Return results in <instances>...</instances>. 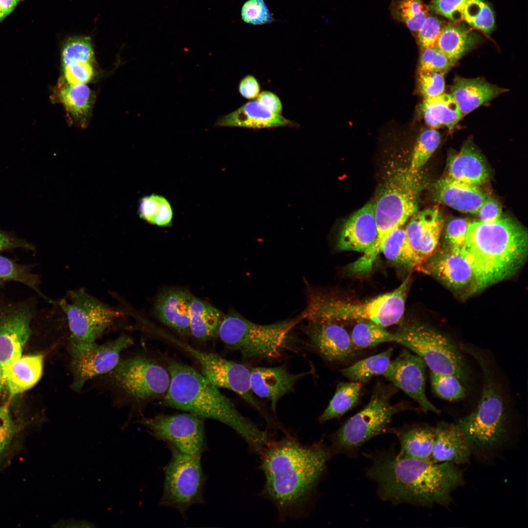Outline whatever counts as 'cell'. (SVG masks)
Returning a JSON list of instances; mask_svg holds the SVG:
<instances>
[{"mask_svg": "<svg viewBox=\"0 0 528 528\" xmlns=\"http://www.w3.org/2000/svg\"><path fill=\"white\" fill-rule=\"evenodd\" d=\"M259 455L265 478L262 497L274 504L281 519L301 516L313 500L330 448L321 442L303 444L287 433Z\"/></svg>", "mask_w": 528, "mask_h": 528, "instance_id": "6da1fadb", "label": "cell"}, {"mask_svg": "<svg viewBox=\"0 0 528 528\" xmlns=\"http://www.w3.org/2000/svg\"><path fill=\"white\" fill-rule=\"evenodd\" d=\"M368 474L377 482L383 499L422 506L449 505L452 492L463 482L452 463L397 455L376 460Z\"/></svg>", "mask_w": 528, "mask_h": 528, "instance_id": "7a4b0ae2", "label": "cell"}, {"mask_svg": "<svg viewBox=\"0 0 528 528\" xmlns=\"http://www.w3.org/2000/svg\"><path fill=\"white\" fill-rule=\"evenodd\" d=\"M171 375L169 388L160 404L209 418L231 427L260 454L272 440L271 435L242 415L233 403L201 373L177 360L168 364Z\"/></svg>", "mask_w": 528, "mask_h": 528, "instance_id": "3957f363", "label": "cell"}, {"mask_svg": "<svg viewBox=\"0 0 528 528\" xmlns=\"http://www.w3.org/2000/svg\"><path fill=\"white\" fill-rule=\"evenodd\" d=\"M527 252V232L512 220L501 218L493 222H468L461 254L472 268L477 290L512 275Z\"/></svg>", "mask_w": 528, "mask_h": 528, "instance_id": "277c9868", "label": "cell"}, {"mask_svg": "<svg viewBox=\"0 0 528 528\" xmlns=\"http://www.w3.org/2000/svg\"><path fill=\"white\" fill-rule=\"evenodd\" d=\"M410 278L393 291L365 302L346 301L312 288L307 292V306L300 318L316 323L367 321L382 327L398 323L404 311Z\"/></svg>", "mask_w": 528, "mask_h": 528, "instance_id": "5b68a950", "label": "cell"}, {"mask_svg": "<svg viewBox=\"0 0 528 528\" xmlns=\"http://www.w3.org/2000/svg\"><path fill=\"white\" fill-rule=\"evenodd\" d=\"M301 320L299 317L262 325L230 311L224 314L218 337L227 348L240 352L244 359H277L289 348L291 331Z\"/></svg>", "mask_w": 528, "mask_h": 528, "instance_id": "8992f818", "label": "cell"}, {"mask_svg": "<svg viewBox=\"0 0 528 528\" xmlns=\"http://www.w3.org/2000/svg\"><path fill=\"white\" fill-rule=\"evenodd\" d=\"M417 173L397 174L386 184L374 205L377 237L374 246L353 263L360 273L370 271L383 245L395 229L402 226L417 210L420 184Z\"/></svg>", "mask_w": 528, "mask_h": 528, "instance_id": "52a82bcc", "label": "cell"}, {"mask_svg": "<svg viewBox=\"0 0 528 528\" xmlns=\"http://www.w3.org/2000/svg\"><path fill=\"white\" fill-rule=\"evenodd\" d=\"M476 356L483 373L481 396L475 410L457 423L472 450H491L503 441L507 432V415L498 384L484 360Z\"/></svg>", "mask_w": 528, "mask_h": 528, "instance_id": "ba28073f", "label": "cell"}, {"mask_svg": "<svg viewBox=\"0 0 528 528\" xmlns=\"http://www.w3.org/2000/svg\"><path fill=\"white\" fill-rule=\"evenodd\" d=\"M395 389L381 384L375 388L368 403L350 418L330 438L331 455L355 450L373 437L384 433L394 416L403 409L392 404Z\"/></svg>", "mask_w": 528, "mask_h": 528, "instance_id": "9c48e42d", "label": "cell"}, {"mask_svg": "<svg viewBox=\"0 0 528 528\" xmlns=\"http://www.w3.org/2000/svg\"><path fill=\"white\" fill-rule=\"evenodd\" d=\"M398 344L422 358L431 372L451 374L464 384L469 379L468 369L457 346L436 330L419 323H410L395 333Z\"/></svg>", "mask_w": 528, "mask_h": 528, "instance_id": "30bf717a", "label": "cell"}, {"mask_svg": "<svg viewBox=\"0 0 528 528\" xmlns=\"http://www.w3.org/2000/svg\"><path fill=\"white\" fill-rule=\"evenodd\" d=\"M171 458L164 468L160 505L177 510L183 516L192 506L204 502L206 477L200 458L183 453L169 446Z\"/></svg>", "mask_w": 528, "mask_h": 528, "instance_id": "8fae6325", "label": "cell"}, {"mask_svg": "<svg viewBox=\"0 0 528 528\" xmlns=\"http://www.w3.org/2000/svg\"><path fill=\"white\" fill-rule=\"evenodd\" d=\"M114 382L139 402L161 399L170 384L167 366L154 358L137 355L119 361L110 372Z\"/></svg>", "mask_w": 528, "mask_h": 528, "instance_id": "7c38bea8", "label": "cell"}, {"mask_svg": "<svg viewBox=\"0 0 528 528\" xmlns=\"http://www.w3.org/2000/svg\"><path fill=\"white\" fill-rule=\"evenodd\" d=\"M55 304L66 314L70 337L89 342H95L120 314L83 288L69 291Z\"/></svg>", "mask_w": 528, "mask_h": 528, "instance_id": "4fadbf2b", "label": "cell"}, {"mask_svg": "<svg viewBox=\"0 0 528 528\" xmlns=\"http://www.w3.org/2000/svg\"><path fill=\"white\" fill-rule=\"evenodd\" d=\"M166 339L192 357L200 365L201 374L218 388L230 390L241 397L264 418L261 404L253 396L250 386V369L213 352L201 351L173 337Z\"/></svg>", "mask_w": 528, "mask_h": 528, "instance_id": "5bb4252c", "label": "cell"}, {"mask_svg": "<svg viewBox=\"0 0 528 528\" xmlns=\"http://www.w3.org/2000/svg\"><path fill=\"white\" fill-rule=\"evenodd\" d=\"M132 344V339L126 334L101 345L70 337L73 390L79 392L89 379L111 372L120 361L121 352Z\"/></svg>", "mask_w": 528, "mask_h": 528, "instance_id": "9a60e30c", "label": "cell"}, {"mask_svg": "<svg viewBox=\"0 0 528 528\" xmlns=\"http://www.w3.org/2000/svg\"><path fill=\"white\" fill-rule=\"evenodd\" d=\"M140 422L157 440L179 451L201 457L206 449L204 419L185 412L143 418Z\"/></svg>", "mask_w": 528, "mask_h": 528, "instance_id": "2e32d148", "label": "cell"}, {"mask_svg": "<svg viewBox=\"0 0 528 528\" xmlns=\"http://www.w3.org/2000/svg\"><path fill=\"white\" fill-rule=\"evenodd\" d=\"M36 307L35 298L18 302L0 300V363L5 380L10 366L22 356L31 334Z\"/></svg>", "mask_w": 528, "mask_h": 528, "instance_id": "e0dca14e", "label": "cell"}, {"mask_svg": "<svg viewBox=\"0 0 528 528\" xmlns=\"http://www.w3.org/2000/svg\"><path fill=\"white\" fill-rule=\"evenodd\" d=\"M426 367L421 357L404 350L391 360L382 375L415 400L424 413L432 412L439 414L440 410L429 400L426 395Z\"/></svg>", "mask_w": 528, "mask_h": 528, "instance_id": "ac0fdd59", "label": "cell"}, {"mask_svg": "<svg viewBox=\"0 0 528 528\" xmlns=\"http://www.w3.org/2000/svg\"><path fill=\"white\" fill-rule=\"evenodd\" d=\"M442 219L437 208L416 213L405 229L415 269L422 270L438 247Z\"/></svg>", "mask_w": 528, "mask_h": 528, "instance_id": "d6986e66", "label": "cell"}, {"mask_svg": "<svg viewBox=\"0 0 528 528\" xmlns=\"http://www.w3.org/2000/svg\"><path fill=\"white\" fill-rule=\"evenodd\" d=\"M308 322L303 331L312 347L325 359L341 362L353 355L356 350L350 335L343 327L335 322Z\"/></svg>", "mask_w": 528, "mask_h": 528, "instance_id": "ffe728a7", "label": "cell"}, {"mask_svg": "<svg viewBox=\"0 0 528 528\" xmlns=\"http://www.w3.org/2000/svg\"><path fill=\"white\" fill-rule=\"evenodd\" d=\"M309 374H292L283 366L253 367L250 369V386L252 393L270 401L271 408L276 412L278 401L293 390L297 382Z\"/></svg>", "mask_w": 528, "mask_h": 528, "instance_id": "44dd1931", "label": "cell"}, {"mask_svg": "<svg viewBox=\"0 0 528 528\" xmlns=\"http://www.w3.org/2000/svg\"><path fill=\"white\" fill-rule=\"evenodd\" d=\"M193 295L189 290L174 287L157 296L154 313L165 326L182 336H190V308Z\"/></svg>", "mask_w": 528, "mask_h": 528, "instance_id": "7402d4cb", "label": "cell"}, {"mask_svg": "<svg viewBox=\"0 0 528 528\" xmlns=\"http://www.w3.org/2000/svg\"><path fill=\"white\" fill-rule=\"evenodd\" d=\"M377 237L374 205L369 203L354 213L340 231L338 247L364 253L374 244Z\"/></svg>", "mask_w": 528, "mask_h": 528, "instance_id": "603a6c76", "label": "cell"}, {"mask_svg": "<svg viewBox=\"0 0 528 528\" xmlns=\"http://www.w3.org/2000/svg\"><path fill=\"white\" fill-rule=\"evenodd\" d=\"M435 429V439L431 457L435 462H448L454 464L468 462L471 447L457 423L440 422Z\"/></svg>", "mask_w": 528, "mask_h": 528, "instance_id": "cb8c5ba5", "label": "cell"}, {"mask_svg": "<svg viewBox=\"0 0 528 528\" xmlns=\"http://www.w3.org/2000/svg\"><path fill=\"white\" fill-rule=\"evenodd\" d=\"M215 126L263 129L294 127L297 126V124L287 119L281 114L273 113L256 100L246 103L234 111L220 117Z\"/></svg>", "mask_w": 528, "mask_h": 528, "instance_id": "d4e9b609", "label": "cell"}, {"mask_svg": "<svg viewBox=\"0 0 528 528\" xmlns=\"http://www.w3.org/2000/svg\"><path fill=\"white\" fill-rule=\"evenodd\" d=\"M507 90L482 78L459 76L454 78L450 87L451 94L463 116Z\"/></svg>", "mask_w": 528, "mask_h": 528, "instance_id": "484cf974", "label": "cell"}, {"mask_svg": "<svg viewBox=\"0 0 528 528\" xmlns=\"http://www.w3.org/2000/svg\"><path fill=\"white\" fill-rule=\"evenodd\" d=\"M438 200L456 210L477 214L487 198L477 186L466 184L448 176L439 180L435 186Z\"/></svg>", "mask_w": 528, "mask_h": 528, "instance_id": "4316f807", "label": "cell"}, {"mask_svg": "<svg viewBox=\"0 0 528 528\" xmlns=\"http://www.w3.org/2000/svg\"><path fill=\"white\" fill-rule=\"evenodd\" d=\"M447 176L478 186L487 179L488 171L480 154L468 144L450 157Z\"/></svg>", "mask_w": 528, "mask_h": 528, "instance_id": "83f0119b", "label": "cell"}, {"mask_svg": "<svg viewBox=\"0 0 528 528\" xmlns=\"http://www.w3.org/2000/svg\"><path fill=\"white\" fill-rule=\"evenodd\" d=\"M44 366L42 354L21 356L10 366L6 374V387L11 396L25 392L41 379Z\"/></svg>", "mask_w": 528, "mask_h": 528, "instance_id": "f1b7e54d", "label": "cell"}, {"mask_svg": "<svg viewBox=\"0 0 528 528\" xmlns=\"http://www.w3.org/2000/svg\"><path fill=\"white\" fill-rule=\"evenodd\" d=\"M224 314L209 303L193 295L190 308V336L199 342L218 337Z\"/></svg>", "mask_w": 528, "mask_h": 528, "instance_id": "f546056e", "label": "cell"}, {"mask_svg": "<svg viewBox=\"0 0 528 528\" xmlns=\"http://www.w3.org/2000/svg\"><path fill=\"white\" fill-rule=\"evenodd\" d=\"M432 267L438 278L449 286L461 289L472 285L474 289L473 271L461 253L450 250L438 259Z\"/></svg>", "mask_w": 528, "mask_h": 528, "instance_id": "4dcf8cb0", "label": "cell"}, {"mask_svg": "<svg viewBox=\"0 0 528 528\" xmlns=\"http://www.w3.org/2000/svg\"><path fill=\"white\" fill-rule=\"evenodd\" d=\"M420 110L425 122L433 129L445 126L452 130L463 117L451 94L425 98Z\"/></svg>", "mask_w": 528, "mask_h": 528, "instance_id": "1f68e13d", "label": "cell"}, {"mask_svg": "<svg viewBox=\"0 0 528 528\" xmlns=\"http://www.w3.org/2000/svg\"><path fill=\"white\" fill-rule=\"evenodd\" d=\"M22 427L15 422L7 404L0 406V471L7 467L22 449Z\"/></svg>", "mask_w": 528, "mask_h": 528, "instance_id": "d6a6232c", "label": "cell"}, {"mask_svg": "<svg viewBox=\"0 0 528 528\" xmlns=\"http://www.w3.org/2000/svg\"><path fill=\"white\" fill-rule=\"evenodd\" d=\"M398 438L400 451L398 456L431 460L435 439V428L422 426L412 427L400 433Z\"/></svg>", "mask_w": 528, "mask_h": 528, "instance_id": "836d02e7", "label": "cell"}, {"mask_svg": "<svg viewBox=\"0 0 528 528\" xmlns=\"http://www.w3.org/2000/svg\"><path fill=\"white\" fill-rule=\"evenodd\" d=\"M477 36L463 26L449 24L441 31L436 46L457 61L477 43Z\"/></svg>", "mask_w": 528, "mask_h": 528, "instance_id": "e575fe53", "label": "cell"}, {"mask_svg": "<svg viewBox=\"0 0 528 528\" xmlns=\"http://www.w3.org/2000/svg\"><path fill=\"white\" fill-rule=\"evenodd\" d=\"M362 383L357 381L339 383L328 406L318 418L320 423L341 417L357 402Z\"/></svg>", "mask_w": 528, "mask_h": 528, "instance_id": "d590c367", "label": "cell"}, {"mask_svg": "<svg viewBox=\"0 0 528 528\" xmlns=\"http://www.w3.org/2000/svg\"><path fill=\"white\" fill-rule=\"evenodd\" d=\"M393 351V348H389L342 369L341 373L352 381L366 383L373 377L384 374L391 363Z\"/></svg>", "mask_w": 528, "mask_h": 528, "instance_id": "8d00e7d4", "label": "cell"}, {"mask_svg": "<svg viewBox=\"0 0 528 528\" xmlns=\"http://www.w3.org/2000/svg\"><path fill=\"white\" fill-rule=\"evenodd\" d=\"M355 350L376 346L386 342L398 343L399 337L379 325L370 321H362L353 327L350 335Z\"/></svg>", "mask_w": 528, "mask_h": 528, "instance_id": "74e56055", "label": "cell"}, {"mask_svg": "<svg viewBox=\"0 0 528 528\" xmlns=\"http://www.w3.org/2000/svg\"><path fill=\"white\" fill-rule=\"evenodd\" d=\"M11 281L28 286L48 302L53 303L54 301L45 296L41 291L39 276L32 272L31 265L20 264L0 255V284Z\"/></svg>", "mask_w": 528, "mask_h": 528, "instance_id": "f35d334b", "label": "cell"}, {"mask_svg": "<svg viewBox=\"0 0 528 528\" xmlns=\"http://www.w3.org/2000/svg\"><path fill=\"white\" fill-rule=\"evenodd\" d=\"M138 213L141 219L150 224L160 227L172 225L173 209L162 196L153 194L142 198L139 203Z\"/></svg>", "mask_w": 528, "mask_h": 528, "instance_id": "ab89813d", "label": "cell"}, {"mask_svg": "<svg viewBox=\"0 0 528 528\" xmlns=\"http://www.w3.org/2000/svg\"><path fill=\"white\" fill-rule=\"evenodd\" d=\"M390 12L395 20L417 33L428 16V8L422 0H392Z\"/></svg>", "mask_w": 528, "mask_h": 528, "instance_id": "60d3db41", "label": "cell"}, {"mask_svg": "<svg viewBox=\"0 0 528 528\" xmlns=\"http://www.w3.org/2000/svg\"><path fill=\"white\" fill-rule=\"evenodd\" d=\"M59 97L74 118L82 120L89 113L92 103V95L90 89L86 84H67L60 89Z\"/></svg>", "mask_w": 528, "mask_h": 528, "instance_id": "b9f144b4", "label": "cell"}, {"mask_svg": "<svg viewBox=\"0 0 528 528\" xmlns=\"http://www.w3.org/2000/svg\"><path fill=\"white\" fill-rule=\"evenodd\" d=\"M388 260L408 268H415L413 255L405 230L402 226L393 230L385 241L381 250Z\"/></svg>", "mask_w": 528, "mask_h": 528, "instance_id": "7bdbcfd3", "label": "cell"}, {"mask_svg": "<svg viewBox=\"0 0 528 528\" xmlns=\"http://www.w3.org/2000/svg\"><path fill=\"white\" fill-rule=\"evenodd\" d=\"M61 56L63 66L77 62H92L94 50L90 39L87 36L68 38L63 45Z\"/></svg>", "mask_w": 528, "mask_h": 528, "instance_id": "ee69618b", "label": "cell"}, {"mask_svg": "<svg viewBox=\"0 0 528 528\" xmlns=\"http://www.w3.org/2000/svg\"><path fill=\"white\" fill-rule=\"evenodd\" d=\"M462 17L470 25L489 33L494 27V17L490 7L482 0H466Z\"/></svg>", "mask_w": 528, "mask_h": 528, "instance_id": "f6af8a7d", "label": "cell"}, {"mask_svg": "<svg viewBox=\"0 0 528 528\" xmlns=\"http://www.w3.org/2000/svg\"><path fill=\"white\" fill-rule=\"evenodd\" d=\"M440 140V133L435 129L430 128L422 132L415 145L409 170L418 172L436 150Z\"/></svg>", "mask_w": 528, "mask_h": 528, "instance_id": "bcb514c9", "label": "cell"}, {"mask_svg": "<svg viewBox=\"0 0 528 528\" xmlns=\"http://www.w3.org/2000/svg\"><path fill=\"white\" fill-rule=\"evenodd\" d=\"M430 380L433 391L442 399L454 401L466 396L463 383L454 375L431 372Z\"/></svg>", "mask_w": 528, "mask_h": 528, "instance_id": "7dc6e473", "label": "cell"}, {"mask_svg": "<svg viewBox=\"0 0 528 528\" xmlns=\"http://www.w3.org/2000/svg\"><path fill=\"white\" fill-rule=\"evenodd\" d=\"M418 72L424 71L446 72L457 62L450 58L436 46L421 49Z\"/></svg>", "mask_w": 528, "mask_h": 528, "instance_id": "c3c4849f", "label": "cell"}, {"mask_svg": "<svg viewBox=\"0 0 528 528\" xmlns=\"http://www.w3.org/2000/svg\"><path fill=\"white\" fill-rule=\"evenodd\" d=\"M444 73L445 72L442 71L418 72L419 89L424 99L435 97L443 93Z\"/></svg>", "mask_w": 528, "mask_h": 528, "instance_id": "681fc988", "label": "cell"}, {"mask_svg": "<svg viewBox=\"0 0 528 528\" xmlns=\"http://www.w3.org/2000/svg\"><path fill=\"white\" fill-rule=\"evenodd\" d=\"M242 18L245 22L259 25L274 21L264 0H249L242 6Z\"/></svg>", "mask_w": 528, "mask_h": 528, "instance_id": "f907efd6", "label": "cell"}, {"mask_svg": "<svg viewBox=\"0 0 528 528\" xmlns=\"http://www.w3.org/2000/svg\"><path fill=\"white\" fill-rule=\"evenodd\" d=\"M442 28L440 21L428 16L418 32L417 39L420 48L436 46Z\"/></svg>", "mask_w": 528, "mask_h": 528, "instance_id": "816d5d0a", "label": "cell"}, {"mask_svg": "<svg viewBox=\"0 0 528 528\" xmlns=\"http://www.w3.org/2000/svg\"><path fill=\"white\" fill-rule=\"evenodd\" d=\"M65 78L68 85L86 84L92 78L93 69L89 62H77L64 66Z\"/></svg>", "mask_w": 528, "mask_h": 528, "instance_id": "f5cc1de1", "label": "cell"}, {"mask_svg": "<svg viewBox=\"0 0 528 528\" xmlns=\"http://www.w3.org/2000/svg\"><path fill=\"white\" fill-rule=\"evenodd\" d=\"M468 222L464 219L456 218L450 220L446 230V236L450 250L461 253L464 243Z\"/></svg>", "mask_w": 528, "mask_h": 528, "instance_id": "db71d44e", "label": "cell"}, {"mask_svg": "<svg viewBox=\"0 0 528 528\" xmlns=\"http://www.w3.org/2000/svg\"><path fill=\"white\" fill-rule=\"evenodd\" d=\"M466 0H433L429 8L436 13L453 21L462 20Z\"/></svg>", "mask_w": 528, "mask_h": 528, "instance_id": "11a10c76", "label": "cell"}, {"mask_svg": "<svg viewBox=\"0 0 528 528\" xmlns=\"http://www.w3.org/2000/svg\"><path fill=\"white\" fill-rule=\"evenodd\" d=\"M16 249L35 251V246L26 240L17 237L12 232L0 228V253Z\"/></svg>", "mask_w": 528, "mask_h": 528, "instance_id": "9f6ffc18", "label": "cell"}, {"mask_svg": "<svg viewBox=\"0 0 528 528\" xmlns=\"http://www.w3.org/2000/svg\"><path fill=\"white\" fill-rule=\"evenodd\" d=\"M502 210L496 200L487 198L479 208L477 214L480 221L485 222H495L501 218Z\"/></svg>", "mask_w": 528, "mask_h": 528, "instance_id": "6f0895ef", "label": "cell"}, {"mask_svg": "<svg viewBox=\"0 0 528 528\" xmlns=\"http://www.w3.org/2000/svg\"><path fill=\"white\" fill-rule=\"evenodd\" d=\"M240 94L247 99L257 98L260 91V86L255 77L248 75L243 78L239 85Z\"/></svg>", "mask_w": 528, "mask_h": 528, "instance_id": "680465c9", "label": "cell"}, {"mask_svg": "<svg viewBox=\"0 0 528 528\" xmlns=\"http://www.w3.org/2000/svg\"><path fill=\"white\" fill-rule=\"evenodd\" d=\"M257 101L274 113L281 114L282 104L280 98L275 93L269 91H263L259 93Z\"/></svg>", "mask_w": 528, "mask_h": 528, "instance_id": "91938a15", "label": "cell"}, {"mask_svg": "<svg viewBox=\"0 0 528 528\" xmlns=\"http://www.w3.org/2000/svg\"><path fill=\"white\" fill-rule=\"evenodd\" d=\"M21 0H0V22L10 15Z\"/></svg>", "mask_w": 528, "mask_h": 528, "instance_id": "94428289", "label": "cell"}, {"mask_svg": "<svg viewBox=\"0 0 528 528\" xmlns=\"http://www.w3.org/2000/svg\"><path fill=\"white\" fill-rule=\"evenodd\" d=\"M55 527H80V528H88L93 527L94 525L91 522L86 521L75 520H61L58 522L54 525Z\"/></svg>", "mask_w": 528, "mask_h": 528, "instance_id": "6125c7cd", "label": "cell"}, {"mask_svg": "<svg viewBox=\"0 0 528 528\" xmlns=\"http://www.w3.org/2000/svg\"><path fill=\"white\" fill-rule=\"evenodd\" d=\"M5 387H6L5 377L2 366L0 363V396Z\"/></svg>", "mask_w": 528, "mask_h": 528, "instance_id": "be15d7a7", "label": "cell"}]
</instances>
